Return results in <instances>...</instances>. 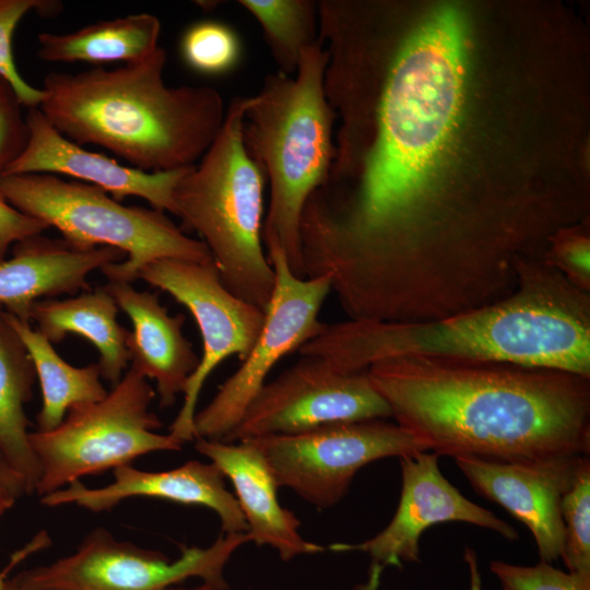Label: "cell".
Returning a JSON list of instances; mask_svg holds the SVG:
<instances>
[{"mask_svg": "<svg viewBox=\"0 0 590 590\" xmlns=\"http://www.w3.org/2000/svg\"><path fill=\"white\" fill-rule=\"evenodd\" d=\"M543 261L577 288L590 293V244L583 236L557 239Z\"/></svg>", "mask_w": 590, "mask_h": 590, "instance_id": "30", "label": "cell"}, {"mask_svg": "<svg viewBox=\"0 0 590 590\" xmlns=\"http://www.w3.org/2000/svg\"><path fill=\"white\" fill-rule=\"evenodd\" d=\"M463 558L468 565L470 573L469 590H482V578L479 570V563L475 551L471 547H465Z\"/></svg>", "mask_w": 590, "mask_h": 590, "instance_id": "33", "label": "cell"}, {"mask_svg": "<svg viewBox=\"0 0 590 590\" xmlns=\"http://www.w3.org/2000/svg\"><path fill=\"white\" fill-rule=\"evenodd\" d=\"M118 309L113 296L102 286L66 299L36 300L30 309V320L51 344L71 333L85 338L98 351L101 376L114 387L130 363L129 331L118 322Z\"/></svg>", "mask_w": 590, "mask_h": 590, "instance_id": "20", "label": "cell"}, {"mask_svg": "<svg viewBox=\"0 0 590 590\" xmlns=\"http://www.w3.org/2000/svg\"><path fill=\"white\" fill-rule=\"evenodd\" d=\"M160 20L137 13L98 21L74 32L38 35L37 56L49 62H87L96 67L116 61L135 62L150 57L160 46Z\"/></svg>", "mask_w": 590, "mask_h": 590, "instance_id": "21", "label": "cell"}, {"mask_svg": "<svg viewBox=\"0 0 590 590\" xmlns=\"http://www.w3.org/2000/svg\"><path fill=\"white\" fill-rule=\"evenodd\" d=\"M35 379L32 359L0 307V452L23 479L27 494L35 493L39 479L25 413Z\"/></svg>", "mask_w": 590, "mask_h": 590, "instance_id": "22", "label": "cell"}, {"mask_svg": "<svg viewBox=\"0 0 590 590\" xmlns=\"http://www.w3.org/2000/svg\"><path fill=\"white\" fill-rule=\"evenodd\" d=\"M61 3L52 0H0V76L14 88L23 106L38 108L44 92L31 85L14 61L13 35L21 20L31 11L48 16L57 14Z\"/></svg>", "mask_w": 590, "mask_h": 590, "instance_id": "27", "label": "cell"}, {"mask_svg": "<svg viewBox=\"0 0 590 590\" xmlns=\"http://www.w3.org/2000/svg\"><path fill=\"white\" fill-rule=\"evenodd\" d=\"M180 52L193 71L220 75L237 66L241 57V43L229 25L204 20L191 24L182 34Z\"/></svg>", "mask_w": 590, "mask_h": 590, "instance_id": "25", "label": "cell"}, {"mask_svg": "<svg viewBox=\"0 0 590 590\" xmlns=\"http://www.w3.org/2000/svg\"><path fill=\"white\" fill-rule=\"evenodd\" d=\"M194 447L233 484L249 542L272 547L283 560L323 551L322 546L300 535V521L280 504V487L264 457L251 441L196 438Z\"/></svg>", "mask_w": 590, "mask_h": 590, "instance_id": "17", "label": "cell"}, {"mask_svg": "<svg viewBox=\"0 0 590 590\" xmlns=\"http://www.w3.org/2000/svg\"><path fill=\"white\" fill-rule=\"evenodd\" d=\"M266 252L274 271V287L262 328L240 366L197 411L194 439L223 440L237 426L273 367L323 329L318 316L331 292L329 275L297 276L280 248L271 247Z\"/></svg>", "mask_w": 590, "mask_h": 590, "instance_id": "10", "label": "cell"}, {"mask_svg": "<svg viewBox=\"0 0 590 590\" xmlns=\"http://www.w3.org/2000/svg\"><path fill=\"white\" fill-rule=\"evenodd\" d=\"M0 487L15 499L27 494L23 479L14 471L0 452Z\"/></svg>", "mask_w": 590, "mask_h": 590, "instance_id": "32", "label": "cell"}, {"mask_svg": "<svg viewBox=\"0 0 590 590\" xmlns=\"http://www.w3.org/2000/svg\"><path fill=\"white\" fill-rule=\"evenodd\" d=\"M327 52L318 40L306 48L295 75L264 76L246 97L244 148L269 185L262 224L264 249L278 247L295 275L305 278L300 220L305 203L322 182L332 156L334 114L323 86Z\"/></svg>", "mask_w": 590, "mask_h": 590, "instance_id": "4", "label": "cell"}, {"mask_svg": "<svg viewBox=\"0 0 590 590\" xmlns=\"http://www.w3.org/2000/svg\"><path fill=\"white\" fill-rule=\"evenodd\" d=\"M12 249V256L0 261V307L27 322L36 300L88 291L91 272L126 259L125 252L113 247L81 250L42 234Z\"/></svg>", "mask_w": 590, "mask_h": 590, "instance_id": "18", "label": "cell"}, {"mask_svg": "<svg viewBox=\"0 0 590 590\" xmlns=\"http://www.w3.org/2000/svg\"><path fill=\"white\" fill-rule=\"evenodd\" d=\"M489 569L504 590H590V575L565 573L544 560L535 566L493 560Z\"/></svg>", "mask_w": 590, "mask_h": 590, "instance_id": "28", "label": "cell"}, {"mask_svg": "<svg viewBox=\"0 0 590 590\" xmlns=\"http://www.w3.org/2000/svg\"><path fill=\"white\" fill-rule=\"evenodd\" d=\"M0 590H9V582L3 575H0Z\"/></svg>", "mask_w": 590, "mask_h": 590, "instance_id": "37", "label": "cell"}, {"mask_svg": "<svg viewBox=\"0 0 590 590\" xmlns=\"http://www.w3.org/2000/svg\"><path fill=\"white\" fill-rule=\"evenodd\" d=\"M155 391L148 379L129 368L101 401L71 408L62 423L30 433L44 496L82 476L128 465L154 451H177L181 440L158 434L162 423L150 411Z\"/></svg>", "mask_w": 590, "mask_h": 590, "instance_id": "7", "label": "cell"}, {"mask_svg": "<svg viewBox=\"0 0 590 590\" xmlns=\"http://www.w3.org/2000/svg\"><path fill=\"white\" fill-rule=\"evenodd\" d=\"M0 196L20 212L57 228L71 247H113L126 259L101 271L131 283L161 259L213 261L206 246L185 234L164 212L125 205L102 188L52 174L0 176Z\"/></svg>", "mask_w": 590, "mask_h": 590, "instance_id": "6", "label": "cell"}, {"mask_svg": "<svg viewBox=\"0 0 590 590\" xmlns=\"http://www.w3.org/2000/svg\"><path fill=\"white\" fill-rule=\"evenodd\" d=\"M28 140L2 175L52 174L102 188L118 201L134 196L162 212L174 214L173 192L187 168L148 173L85 150L60 134L39 108H27ZM191 167V166H190Z\"/></svg>", "mask_w": 590, "mask_h": 590, "instance_id": "15", "label": "cell"}, {"mask_svg": "<svg viewBox=\"0 0 590 590\" xmlns=\"http://www.w3.org/2000/svg\"><path fill=\"white\" fill-rule=\"evenodd\" d=\"M367 375L437 456L535 461L590 452V378L504 363L401 357Z\"/></svg>", "mask_w": 590, "mask_h": 590, "instance_id": "1", "label": "cell"}, {"mask_svg": "<svg viewBox=\"0 0 590 590\" xmlns=\"http://www.w3.org/2000/svg\"><path fill=\"white\" fill-rule=\"evenodd\" d=\"M384 568L378 564H371L368 580L357 585L354 590H379L380 575Z\"/></svg>", "mask_w": 590, "mask_h": 590, "instance_id": "34", "label": "cell"}, {"mask_svg": "<svg viewBox=\"0 0 590 590\" xmlns=\"http://www.w3.org/2000/svg\"><path fill=\"white\" fill-rule=\"evenodd\" d=\"M244 440L260 450L279 487L292 489L319 509L337 505L363 467L429 451L416 434L385 420L334 423Z\"/></svg>", "mask_w": 590, "mask_h": 590, "instance_id": "9", "label": "cell"}, {"mask_svg": "<svg viewBox=\"0 0 590 590\" xmlns=\"http://www.w3.org/2000/svg\"><path fill=\"white\" fill-rule=\"evenodd\" d=\"M15 498L0 487V517L4 515L15 503Z\"/></svg>", "mask_w": 590, "mask_h": 590, "instance_id": "35", "label": "cell"}, {"mask_svg": "<svg viewBox=\"0 0 590 590\" xmlns=\"http://www.w3.org/2000/svg\"><path fill=\"white\" fill-rule=\"evenodd\" d=\"M303 356L343 371L401 357L504 363L590 378V293L543 259L517 263V287L495 303L428 321L324 323Z\"/></svg>", "mask_w": 590, "mask_h": 590, "instance_id": "2", "label": "cell"}, {"mask_svg": "<svg viewBox=\"0 0 590 590\" xmlns=\"http://www.w3.org/2000/svg\"><path fill=\"white\" fill-rule=\"evenodd\" d=\"M245 104L231 101L212 144L177 182L174 214L200 236L225 287L266 311L274 287L262 243L266 180L244 148Z\"/></svg>", "mask_w": 590, "mask_h": 590, "instance_id": "5", "label": "cell"}, {"mask_svg": "<svg viewBox=\"0 0 590 590\" xmlns=\"http://www.w3.org/2000/svg\"><path fill=\"white\" fill-rule=\"evenodd\" d=\"M583 457L515 462L472 456L453 459L476 493L500 505L530 530L541 560L551 563L562 556L564 547L562 498Z\"/></svg>", "mask_w": 590, "mask_h": 590, "instance_id": "14", "label": "cell"}, {"mask_svg": "<svg viewBox=\"0 0 590 590\" xmlns=\"http://www.w3.org/2000/svg\"><path fill=\"white\" fill-rule=\"evenodd\" d=\"M564 547L569 573L590 575V460L585 456L560 503Z\"/></svg>", "mask_w": 590, "mask_h": 590, "instance_id": "26", "label": "cell"}, {"mask_svg": "<svg viewBox=\"0 0 590 590\" xmlns=\"http://www.w3.org/2000/svg\"><path fill=\"white\" fill-rule=\"evenodd\" d=\"M192 315L202 340V355L189 377L181 408L169 426V434L182 442L194 439L193 420L204 382L226 358L243 361L258 338L264 311L234 295L223 284L213 263L161 259L139 274Z\"/></svg>", "mask_w": 590, "mask_h": 590, "instance_id": "11", "label": "cell"}, {"mask_svg": "<svg viewBox=\"0 0 590 590\" xmlns=\"http://www.w3.org/2000/svg\"><path fill=\"white\" fill-rule=\"evenodd\" d=\"M114 481L90 488L81 481L42 496L48 507L75 504L98 512L109 510L133 497L165 499L182 505L202 506L220 518L223 533H246L247 523L235 495L226 488L225 477L212 462L189 460L167 471H143L131 464L116 468Z\"/></svg>", "mask_w": 590, "mask_h": 590, "instance_id": "16", "label": "cell"}, {"mask_svg": "<svg viewBox=\"0 0 590 590\" xmlns=\"http://www.w3.org/2000/svg\"><path fill=\"white\" fill-rule=\"evenodd\" d=\"M166 50L108 70L49 72L39 110L63 137L99 145L131 167L162 173L196 165L212 144L226 109L210 86H168Z\"/></svg>", "mask_w": 590, "mask_h": 590, "instance_id": "3", "label": "cell"}, {"mask_svg": "<svg viewBox=\"0 0 590 590\" xmlns=\"http://www.w3.org/2000/svg\"><path fill=\"white\" fill-rule=\"evenodd\" d=\"M167 590H225V589L215 587L206 582H202L201 585L196 586V587H181L178 585V586L170 587Z\"/></svg>", "mask_w": 590, "mask_h": 590, "instance_id": "36", "label": "cell"}, {"mask_svg": "<svg viewBox=\"0 0 590 590\" xmlns=\"http://www.w3.org/2000/svg\"><path fill=\"white\" fill-rule=\"evenodd\" d=\"M247 542V533H223L206 547H184L172 560L96 528L72 554L8 580L9 590H167L189 578L226 590L225 566Z\"/></svg>", "mask_w": 590, "mask_h": 590, "instance_id": "8", "label": "cell"}, {"mask_svg": "<svg viewBox=\"0 0 590 590\" xmlns=\"http://www.w3.org/2000/svg\"><path fill=\"white\" fill-rule=\"evenodd\" d=\"M391 417L367 371H343L322 358L303 356L267 381L237 426L222 440L296 434L323 425Z\"/></svg>", "mask_w": 590, "mask_h": 590, "instance_id": "12", "label": "cell"}, {"mask_svg": "<svg viewBox=\"0 0 590 590\" xmlns=\"http://www.w3.org/2000/svg\"><path fill=\"white\" fill-rule=\"evenodd\" d=\"M7 318L22 340L39 380L43 403L36 416L37 430H51L62 423L71 408L97 402L107 396L98 364L74 367L32 328L31 322L9 312Z\"/></svg>", "mask_w": 590, "mask_h": 590, "instance_id": "23", "label": "cell"}, {"mask_svg": "<svg viewBox=\"0 0 590 590\" xmlns=\"http://www.w3.org/2000/svg\"><path fill=\"white\" fill-rule=\"evenodd\" d=\"M262 28L279 72L295 75L303 51L319 40L318 1L239 0Z\"/></svg>", "mask_w": 590, "mask_h": 590, "instance_id": "24", "label": "cell"}, {"mask_svg": "<svg viewBox=\"0 0 590 590\" xmlns=\"http://www.w3.org/2000/svg\"><path fill=\"white\" fill-rule=\"evenodd\" d=\"M104 287L132 323L127 339L130 368L155 381L161 408L172 406L200 358L182 333L185 316H170L157 295L130 283L109 281Z\"/></svg>", "mask_w": 590, "mask_h": 590, "instance_id": "19", "label": "cell"}, {"mask_svg": "<svg viewBox=\"0 0 590 590\" xmlns=\"http://www.w3.org/2000/svg\"><path fill=\"white\" fill-rule=\"evenodd\" d=\"M22 106L14 88L0 76V176L23 152L28 140Z\"/></svg>", "mask_w": 590, "mask_h": 590, "instance_id": "29", "label": "cell"}, {"mask_svg": "<svg viewBox=\"0 0 590 590\" xmlns=\"http://www.w3.org/2000/svg\"><path fill=\"white\" fill-rule=\"evenodd\" d=\"M438 458L428 451L401 457V495L389 524L371 539L357 544L337 543L330 548L364 552L382 568H401L404 562H420L421 535L438 523L467 522L516 541L518 533L511 526L469 500L442 475Z\"/></svg>", "mask_w": 590, "mask_h": 590, "instance_id": "13", "label": "cell"}, {"mask_svg": "<svg viewBox=\"0 0 590 590\" xmlns=\"http://www.w3.org/2000/svg\"><path fill=\"white\" fill-rule=\"evenodd\" d=\"M47 228L46 224L20 212L0 196V261L7 258L14 244L40 235Z\"/></svg>", "mask_w": 590, "mask_h": 590, "instance_id": "31", "label": "cell"}]
</instances>
